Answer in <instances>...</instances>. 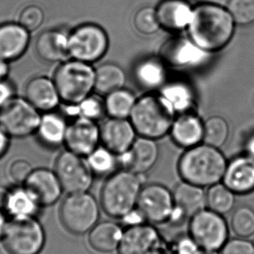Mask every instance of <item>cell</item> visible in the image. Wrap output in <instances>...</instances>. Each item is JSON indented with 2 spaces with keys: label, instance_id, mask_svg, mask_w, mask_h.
<instances>
[{
  "label": "cell",
  "instance_id": "obj_1",
  "mask_svg": "<svg viewBox=\"0 0 254 254\" xmlns=\"http://www.w3.org/2000/svg\"><path fill=\"white\" fill-rule=\"evenodd\" d=\"M235 22L227 8L213 3H203L192 9L188 26L189 38L210 54L219 52L234 38Z\"/></svg>",
  "mask_w": 254,
  "mask_h": 254
},
{
  "label": "cell",
  "instance_id": "obj_2",
  "mask_svg": "<svg viewBox=\"0 0 254 254\" xmlns=\"http://www.w3.org/2000/svg\"><path fill=\"white\" fill-rule=\"evenodd\" d=\"M227 166V160L219 148L200 143L182 153L177 171L182 181L205 188L220 183Z\"/></svg>",
  "mask_w": 254,
  "mask_h": 254
},
{
  "label": "cell",
  "instance_id": "obj_3",
  "mask_svg": "<svg viewBox=\"0 0 254 254\" xmlns=\"http://www.w3.org/2000/svg\"><path fill=\"white\" fill-rule=\"evenodd\" d=\"M177 114L160 93L148 92L137 98L129 120L138 136L159 140L169 134Z\"/></svg>",
  "mask_w": 254,
  "mask_h": 254
},
{
  "label": "cell",
  "instance_id": "obj_4",
  "mask_svg": "<svg viewBox=\"0 0 254 254\" xmlns=\"http://www.w3.org/2000/svg\"><path fill=\"white\" fill-rule=\"evenodd\" d=\"M141 175L121 169L109 176L100 193V205L107 215L124 220L136 209L142 189Z\"/></svg>",
  "mask_w": 254,
  "mask_h": 254
},
{
  "label": "cell",
  "instance_id": "obj_5",
  "mask_svg": "<svg viewBox=\"0 0 254 254\" xmlns=\"http://www.w3.org/2000/svg\"><path fill=\"white\" fill-rule=\"evenodd\" d=\"M92 64L70 59L60 64L53 80L64 105H74L95 92Z\"/></svg>",
  "mask_w": 254,
  "mask_h": 254
},
{
  "label": "cell",
  "instance_id": "obj_6",
  "mask_svg": "<svg viewBox=\"0 0 254 254\" xmlns=\"http://www.w3.org/2000/svg\"><path fill=\"white\" fill-rule=\"evenodd\" d=\"M100 206L90 192L68 193L59 209L60 220L70 234L82 235L98 223Z\"/></svg>",
  "mask_w": 254,
  "mask_h": 254
},
{
  "label": "cell",
  "instance_id": "obj_7",
  "mask_svg": "<svg viewBox=\"0 0 254 254\" xmlns=\"http://www.w3.org/2000/svg\"><path fill=\"white\" fill-rule=\"evenodd\" d=\"M1 240L10 254H39L45 247V233L35 217H16L7 221Z\"/></svg>",
  "mask_w": 254,
  "mask_h": 254
},
{
  "label": "cell",
  "instance_id": "obj_8",
  "mask_svg": "<svg viewBox=\"0 0 254 254\" xmlns=\"http://www.w3.org/2000/svg\"><path fill=\"white\" fill-rule=\"evenodd\" d=\"M42 114L26 98L14 96L0 108V127L10 137L36 134Z\"/></svg>",
  "mask_w": 254,
  "mask_h": 254
},
{
  "label": "cell",
  "instance_id": "obj_9",
  "mask_svg": "<svg viewBox=\"0 0 254 254\" xmlns=\"http://www.w3.org/2000/svg\"><path fill=\"white\" fill-rule=\"evenodd\" d=\"M211 54L203 51L190 38L174 37L162 45L160 58L169 70L191 72L202 68Z\"/></svg>",
  "mask_w": 254,
  "mask_h": 254
},
{
  "label": "cell",
  "instance_id": "obj_10",
  "mask_svg": "<svg viewBox=\"0 0 254 254\" xmlns=\"http://www.w3.org/2000/svg\"><path fill=\"white\" fill-rule=\"evenodd\" d=\"M189 235L204 251H216L227 242V222L221 214L205 208L190 218Z\"/></svg>",
  "mask_w": 254,
  "mask_h": 254
},
{
  "label": "cell",
  "instance_id": "obj_11",
  "mask_svg": "<svg viewBox=\"0 0 254 254\" xmlns=\"http://www.w3.org/2000/svg\"><path fill=\"white\" fill-rule=\"evenodd\" d=\"M63 189L67 193L89 192L95 175L87 159L64 149L56 159L54 169Z\"/></svg>",
  "mask_w": 254,
  "mask_h": 254
},
{
  "label": "cell",
  "instance_id": "obj_12",
  "mask_svg": "<svg viewBox=\"0 0 254 254\" xmlns=\"http://www.w3.org/2000/svg\"><path fill=\"white\" fill-rule=\"evenodd\" d=\"M68 46L71 59L92 64L106 54L109 38L106 32L99 26L85 24L69 35Z\"/></svg>",
  "mask_w": 254,
  "mask_h": 254
},
{
  "label": "cell",
  "instance_id": "obj_13",
  "mask_svg": "<svg viewBox=\"0 0 254 254\" xmlns=\"http://www.w3.org/2000/svg\"><path fill=\"white\" fill-rule=\"evenodd\" d=\"M119 254H175L159 231L148 224L127 226L118 247Z\"/></svg>",
  "mask_w": 254,
  "mask_h": 254
},
{
  "label": "cell",
  "instance_id": "obj_14",
  "mask_svg": "<svg viewBox=\"0 0 254 254\" xmlns=\"http://www.w3.org/2000/svg\"><path fill=\"white\" fill-rule=\"evenodd\" d=\"M136 209L143 219L150 223L169 222L175 210L173 192L161 183L143 186L138 198Z\"/></svg>",
  "mask_w": 254,
  "mask_h": 254
},
{
  "label": "cell",
  "instance_id": "obj_15",
  "mask_svg": "<svg viewBox=\"0 0 254 254\" xmlns=\"http://www.w3.org/2000/svg\"><path fill=\"white\" fill-rule=\"evenodd\" d=\"M101 143L98 123L85 118H74L66 131L65 149L87 157Z\"/></svg>",
  "mask_w": 254,
  "mask_h": 254
},
{
  "label": "cell",
  "instance_id": "obj_16",
  "mask_svg": "<svg viewBox=\"0 0 254 254\" xmlns=\"http://www.w3.org/2000/svg\"><path fill=\"white\" fill-rule=\"evenodd\" d=\"M160 149L156 140L137 136L128 150L118 156L123 169L142 175L151 170L158 161Z\"/></svg>",
  "mask_w": 254,
  "mask_h": 254
},
{
  "label": "cell",
  "instance_id": "obj_17",
  "mask_svg": "<svg viewBox=\"0 0 254 254\" xmlns=\"http://www.w3.org/2000/svg\"><path fill=\"white\" fill-rule=\"evenodd\" d=\"M101 143L117 156L134 144L138 134L129 119L109 117L100 126Z\"/></svg>",
  "mask_w": 254,
  "mask_h": 254
},
{
  "label": "cell",
  "instance_id": "obj_18",
  "mask_svg": "<svg viewBox=\"0 0 254 254\" xmlns=\"http://www.w3.org/2000/svg\"><path fill=\"white\" fill-rule=\"evenodd\" d=\"M24 186L41 206L54 205L64 192L55 171L46 168L33 169Z\"/></svg>",
  "mask_w": 254,
  "mask_h": 254
},
{
  "label": "cell",
  "instance_id": "obj_19",
  "mask_svg": "<svg viewBox=\"0 0 254 254\" xmlns=\"http://www.w3.org/2000/svg\"><path fill=\"white\" fill-rule=\"evenodd\" d=\"M173 196L175 210L171 221L190 219L206 208V192L202 187L182 181L175 186Z\"/></svg>",
  "mask_w": 254,
  "mask_h": 254
},
{
  "label": "cell",
  "instance_id": "obj_20",
  "mask_svg": "<svg viewBox=\"0 0 254 254\" xmlns=\"http://www.w3.org/2000/svg\"><path fill=\"white\" fill-rule=\"evenodd\" d=\"M169 135L179 148H192L203 143L204 122L195 111L179 114L173 123Z\"/></svg>",
  "mask_w": 254,
  "mask_h": 254
},
{
  "label": "cell",
  "instance_id": "obj_21",
  "mask_svg": "<svg viewBox=\"0 0 254 254\" xmlns=\"http://www.w3.org/2000/svg\"><path fill=\"white\" fill-rule=\"evenodd\" d=\"M25 98L42 113L54 111L61 99L53 78L38 76L31 78L24 89Z\"/></svg>",
  "mask_w": 254,
  "mask_h": 254
},
{
  "label": "cell",
  "instance_id": "obj_22",
  "mask_svg": "<svg viewBox=\"0 0 254 254\" xmlns=\"http://www.w3.org/2000/svg\"><path fill=\"white\" fill-rule=\"evenodd\" d=\"M224 185L234 193L246 194L254 191V159L241 155L227 163Z\"/></svg>",
  "mask_w": 254,
  "mask_h": 254
},
{
  "label": "cell",
  "instance_id": "obj_23",
  "mask_svg": "<svg viewBox=\"0 0 254 254\" xmlns=\"http://www.w3.org/2000/svg\"><path fill=\"white\" fill-rule=\"evenodd\" d=\"M169 68L160 57H150L141 59L134 65L133 76L139 88L154 92L169 81Z\"/></svg>",
  "mask_w": 254,
  "mask_h": 254
},
{
  "label": "cell",
  "instance_id": "obj_24",
  "mask_svg": "<svg viewBox=\"0 0 254 254\" xmlns=\"http://www.w3.org/2000/svg\"><path fill=\"white\" fill-rule=\"evenodd\" d=\"M30 44V32L18 23L0 24V59L7 62L24 55Z\"/></svg>",
  "mask_w": 254,
  "mask_h": 254
},
{
  "label": "cell",
  "instance_id": "obj_25",
  "mask_svg": "<svg viewBox=\"0 0 254 254\" xmlns=\"http://www.w3.org/2000/svg\"><path fill=\"white\" fill-rule=\"evenodd\" d=\"M159 93L171 104L177 115L195 111V89L188 80L169 79Z\"/></svg>",
  "mask_w": 254,
  "mask_h": 254
},
{
  "label": "cell",
  "instance_id": "obj_26",
  "mask_svg": "<svg viewBox=\"0 0 254 254\" xmlns=\"http://www.w3.org/2000/svg\"><path fill=\"white\" fill-rule=\"evenodd\" d=\"M161 27L169 31H180L189 26L192 9L185 0H164L156 9Z\"/></svg>",
  "mask_w": 254,
  "mask_h": 254
},
{
  "label": "cell",
  "instance_id": "obj_27",
  "mask_svg": "<svg viewBox=\"0 0 254 254\" xmlns=\"http://www.w3.org/2000/svg\"><path fill=\"white\" fill-rule=\"evenodd\" d=\"M68 124L62 114L54 111L42 114L36 134L46 148L56 149L64 143Z\"/></svg>",
  "mask_w": 254,
  "mask_h": 254
},
{
  "label": "cell",
  "instance_id": "obj_28",
  "mask_svg": "<svg viewBox=\"0 0 254 254\" xmlns=\"http://www.w3.org/2000/svg\"><path fill=\"white\" fill-rule=\"evenodd\" d=\"M68 40L69 37L61 31H44L38 36L36 42V52L45 62H64L69 57Z\"/></svg>",
  "mask_w": 254,
  "mask_h": 254
},
{
  "label": "cell",
  "instance_id": "obj_29",
  "mask_svg": "<svg viewBox=\"0 0 254 254\" xmlns=\"http://www.w3.org/2000/svg\"><path fill=\"white\" fill-rule=\"evenodd\" d=\"M123 234L124 230L118 224L103 221L89 231V243L95 251L109 254L118 248Z\"/></svg>",
  "mask_w": 254,
  "mask_h": 254
},
{
  "label": "cell",
  "instance_id": "obj_30",
  "mask_svg": "<svg viewBox=\"0 0 254 254\" xmlns=\"http://www.w3.org/2000/svg\"><path fill=\"white\" fill-rule=\"evenodd\" d=\"M126 82V72L119 64L105 63L98 66L95 71V93L105 96L124 88Z\"/></svg>",
  "mask_w": 254,
  "mask_h": 254
},
{
  "label": "cell",
  "instance_id": "obj_31",
  "mask_svg": "<svg viewBox=\"0 0 254 254\" xmlns=\"http://www.w3.org/2000/svg\"><path fill=\"white\" fill-rule=\"evenodd\" d=\"M42 207L34 196L24 185L10 190L5 210L11 218L36 217Z\"/></svg>",
  "mask_w": 254,
  "mask_h": 254
},
{
  "label": "cell",
  "instance_id": "obj_32",
  "mask_svg": "<svg viewBox=\"0 0 254 254\" xmlns=\"http://www.w3.org/2000/svg\"><path fill=\"white\" fill-rule=\"evenodd\" d=\"M104 97L106 115L112 118L129 119L137 97L127 88L117 89Z\"/></svg>",
  "mask_w": 254,
  "mask_h": 254
},
{
  "label": "cell",
  "instance_id": "obj_33",
  "mask_svg": "<svg viewBox=\"0 0 254 254\" xmlns=\"http://www.w3.org/2000/svg\"><path fill=\"white\" fill-rule=\"evenodd\" d=\"M65 114L74 118H85L98 123L106 115L104 97L93 93L74 105H64Z\"/></svg>",
  "mask_w": 254,
  "mask_h": 254
},
{
  "label": "cell",
  "instance_id": "obj_34",
  "mask_svg": "<svg viewBox=\"0 0 254 254\" xmlns=\"http://www.w3.org/2000/svg\"><path fill=\"white\" fill-rule=\"evenodd\" d=\"M86 159L93 175L97 177L108 178L117 171L116 169L119 165L118 156L103 145L97 147Z\"/></svg>",
  "mask_w": 254,
  "mask_h": 254
},
{
  "label": "cell",
  "instance_id": "obj_35",
  "mask_svg": "<svg viewBox=\"0 0 254 254\" xmlns=\"http://www.w3.org/2000/svg\"><path fill=\"white\" fill-rule=\"evenodd\" d=\"M206 206L219 214L232 211L235 204V193L224 184L217 183L209 187L206 192Z\"/></svg>",
  "mask_w": 254,
  "mask_h": 254
},
{
  "label": "cell",
  "instance_id": "obj_36",
  "mask_svg": "<svg viewBox=\"0 0 254 254\" xmlns=\"http://www.w3.org/2000/svg\"><path fill=\"white\" fill-rule=\"evenodd\" d=\"M228 136L229 126L223 117L213 116L204 122L203 143L220 148L226 143Z\"/></svg>",
  "mask_w": 254,
  "mask_h": 254
},
{
  "label": "cell",
  "instance_id": "obj_37",
  "mask_svg": "<svg viewBox=\"0 0 254 254\" xmlns=\"http://www.w3.org/2000/svg\"><path fill=\"white\" fill-rule=\"evenodd\" d=\"M231 227L239 237L248 238L254 234V211L248 206H241L234 211Z\"/></svg>",
  "mask_w": 254,
  "mask_h": 254
},
{
  "label": "cell",
  "instance_id": "obj_38",
  "mask_svg": "<svg viewBox=\"0 0 254 254\" xmlns=\"http://www.w3.org/2000/svg\"><path fill=\"white\" fill-rule=\"evenodd\" d=\"M227 8L235 24L242 26L254 24V0H229Z\"/></svg>",
  "mask_w": 254,
  "mask_h": 254
},
{
  "label": "cell",
  "instance_id": "obj_39",
  "mask_svg": "<svg viewBox=\"0 0 254 254\" xmlns=\"http://www.w3.org/2000/svg\"><path fill=\"white\" fill-rule=\"evenodd\" d=\"M134 24L136 30L145 35L154 34L161 27L156 10L151 7H145L138 10L134 16Z\"/></svg>",
  "mask_w": 254,
  "mask_h": 254
},
{
  "label": "cell",
  "instance_id": "obj_40",
  "mask_svg": "<svg viewBox=\"0 0 254 254\" xmlns=\"http://www.w3.org/2000/svg\"><path fill=\"white\" fill-rule=\"evenodd\" d=\"M44 22V12L40 7L29 5L22 10L18 17V24L29 32L34 31Z\"/></svg>",
  "mask_w": 254,
  "mask_h": 254
},
{
  "label": "cell",
  "instance_id": "obj_41",
  "mask_svg": "<svg viewBox=\"0 0 254 254\" xmlns=\"http://www.w3.org/2000/svg\"><path fill=\"white\" fill-rule=\"evenodd\" d=\"M32 171L33 169L30 162L23 159H18L10 163L8 169V175L12 182L24 185Z\"/></svg>",
  "mask_w": 254,
  "mask_h": 254
},
{
  "label": "cell",
  "instance_id": "obj_42",
  "mask_svg": "<svg viewBox=\"0 0 254 254\" xmlns=\"http://www.w3.org/2000/svg\"><path fill=\"white\" fill-rule=\"evenodd\" d=\"M220 254H254V245L243 239H234L226 242Z\"/></svg>",
  "mask_w": 254,
  "mask_h": 254
},
{
  "label": "cell",
  "instance_id": "obj_43",
  "mask_svg": "<svg viewBox=\"0 0 254 254\" xmlns=\"http://www.w3.org/2000/svg\"><path fill=\"white\" fill-rule=\"evenodd\" d=\"M172 248L175 254H199L201 253L199 245L190 235L179 238L172 245Z\"/></svg>",
  "mask_w": 254,
  "mask_h": 254
},
{
  "label": "cell",
  "instance_id": "obj_44",
  "mask_svg": "<svg viewBox=\"0 0 254 254\" xmlns=\"http://www.w3.org/2000/svg\"><path fill=\"white\" fill-rule=\"evenodd\" d=\"M14 97L13 85L7 80L0 81V108Z\"/></svg>",
  "mask_w": 254,
  "mask_h": 254
},
{
  "label": "cell",
  "instance_id": "obj_45",
  "mask_svg": "<svg viewBox=\"0 0 254 254\" xmlns=\"http://www.w3.org/2000/svg\"><path fill=\"white\" fill-rule=\"evenodd\" d=\"M10 136L0 127V157H2L9 148Z\"/></svg>",
  "mask_w": 254,
  "mask_h": 254
},
{
  "label": "cell",
  "instance_id": "obj_46",
  "mask_svg": "<svg viewBox=\"0 0 254 254\" xmlns=\"http://www.w3.org/2000/svg\"><path fill=\"white\" fill-rule=\"evenodd\" d=\"M9 189H5L0 186V211H4L6 206L7 199L9 196Z\"/></svg>",
  "mask_w": 254,
  "mask_h": 254
},
{
  "label": "cell",
  "instance_id": "obj_47",
  "mask_svg": "<svg viewBox=\"0 0 254 254\" xmlns=\"http://www.w3.org/2000/svg\"><path fill=\"white\" fill-rule=\"evenodd\" d=\"M10 72V66L9 62L3 59H0V81L6 80L7 76Z\"/></svg>",
  "mask_w": 254,
  "mask_h": 254
},
{
  "label": "cell",
  "instance_id": "obj_48",
  "mask_svg": "<svg viewBox=\"0 0 254 254\" xmlns=\"http://www.w3.org/2000/svg\"><path fill=\"white\" fill-rule=\"evenodd\" d=\"M247 155L254 159V134H251L246 142Z\"/></svg>",
  "mask_w": 254,
  "mask_h": 254
},
{
  "label": "cell",
  "instance_id": "obj_49",
  "mask_svg": "<svg viewBox=\"0 0 254 254\" xmlns=\"http://www.w3.org/2000/svg\"><path fill=\"white\" fill-rule=\"evenodd\" d=\"M6 224V218L4 216L3 211H0V239L2 238V235H3V231H4Z\"/></svg>",
  "mask_w": 254,
  "mask_h": 254
},
{
  "label": "cell",
  "instance_id": "obj_50",
  "mask_svg": "<svg viewBox=\"0 0 254 254\" xmlns=\"http://www.w3.org/2000/svg\"><path fill=\"white\" fill-rule=\"evenodd\" d=\"M199 254H218L215 251H204L201 252Z\"/></svg>",
  "mask_w": 254,
  "mask_h": 254
}]
</instances>
